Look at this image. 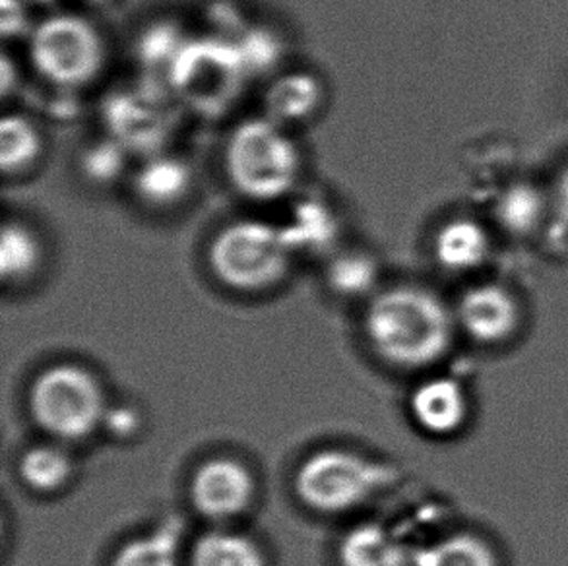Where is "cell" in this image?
<instances>
[{
    "label": "cell",
    "mask_w": 568,
    "mask_h": 566,
    "mask_svg": "<svg viewBox=\"0 0 568 566\" xmlns=\"http://www.w3.org/2000/svg\"><path fill=\"white\" fill-rule=\"evenodd\" d=\"M454 316L443 299L415 285H396L371 299L365 334L371 347L392 367H430L454 342Z\"/></svg>",
    "instance_id": "cell-1"
},
{
    "label": "cell",
    "mask_w": 568,
    "mask_h": 566,
    "mask_svg": "<svg viewBox=\"0 0 568 566\" xmlns=\"http://www.w3.org/2000/svg\"><path fill=\"white\" fill-rule=\"evenodd\" d=\"M223 168L235 191L245 199H282L300 179V148L285 127L270 117H256L231 131L223 150Z\"/></svg>",
    "instance_id": "cell-2"
},
{
    "label": "cell",
    "mask_w": 568,
    "mask_h": 566,
    "mask_svg": "<svg viewBox=\"0 0 568 566\" xmlns=\"http://www.w3.org/2000/svg\"><path fill=\"white\" fill-rule=\"evenodd\" d=\"M394 482V469L381 459L346 448H324L301 464L295 493L311 511L344 514L367 505Z\"/></svg>",
    "instance_id": "cell-3"
},
{
    "label": "cell",
    "mask_w": 568,
    "mask_h": 566,
    "mask_svg": "<svg viewBox=\"0 0 568 566\" xmlns=\"http://www.w3.org/2000/svg\"><path fill=\"white\" fill-rule=\"evenodd\" d=\"M292 254L284 231L258 220H241L215 233L207 262L223 285L256 293L284 280L292 266Z\"/></svg>",
    "instance_id": "cell-4"
},
{
    "label": "cell",
    "mask_w": 568,
    "mask_h": 566,
    "mask_svg": "<svg viewBox=\"0 0 568 566\" xmlns=\"http://www.w3.org/2000/svg\"><path fill=\"white\" fill-rule=\"evenodd\" d=\"M30 414L54 441L78 443L103 425L108 402L93 373L62 363L36 376L30 388Z\"/></svg>",
    "instance_id": "cell-5"
},
{
    "label": "cell",
    "mask_w": 568,
    "mask_h": 566,
    "mask_svg": "<svg viewBox=\"0 0 568 566\" xmlns=\"http://www.w3.org/2000/svg\"><path fill=\"white\" fill-rule=\"evenodd\" d=\"M33 69L49 84L80 90L100 77L108 47L100 30L77 14H51L30 36Z\"/></svg>",
    "instance_id": "cell-6"
},
{
    "label": "cell",
    "mask_w": 568,
    "mask_h": 566,
    "mask_svg": "<svg viewBox=\"0 0 568 566\" xmlns=\"http://www.w3.org/2000/svg\"><path fill=\"white\" fill-rule=\"evenodd\" d=\"M248 70L237 43L186 39L170 70L171 92L199 113H222L237 100Z\"/></svg>",
    "instance_id": "cell-7"
},
{
    "label": "cell",
    "mask_w": 568,
    "mask_h": 566,
    "mask_svg": "<svg viewBox=\"0 0 568 566\" xmlns=\"http://www.w3.org/2000/svg\"><path fill=\"white\" fill-rule=\"evenodd\" d=\"M105 123L111 139L126 152H160L173 131L171 109L158 88H131L105 103Z\"/></svg>",
    "instance_id": "cell-8"
},
{
    "label": "cell",
    "mask_w": 568,
    "mask_h": 566,
    "mask_svg": "<svg viewBox=\"0 0 568 566\" xmlns=\"http://www.w3.org/2000/svg\"><path fill=\"white\" fill-rule=\"evenodd\" d=\"M189 495L194 511L206 520H233L253 503L254 477L239 459H206L192 475Z\"/></svg>",
    "instance_id": "cell-9"
},
{
    "label": "cell",
    "mask_w": 568,
    "mask_h": 566,
    "mask_svg": "<svg viewBox=\"0 0 568 566\" xmlns=\"http://www.w3.org/2000/svg\"><path fill=\"white\" fill-rule=\"evenodd\" d=\"M520 305L499 283L469 287L456 309V321L477 344L495 345L515 336L520 326Z\"/></svg>",
    "instance_id": "cell-10"
},
{
    "label": "cell",
    "mask_w": 568,
    "mask_h": 566,
    "mask_svg": "<svg viewBox=\"0 0 568 566\" xmlns=\"http://www.w3.org/2000/svg\"><path fill=\"white\" fill-rule=\"evenodd\" d=\"M409 414L427 435H456L468 422V394L450 376H433L415 386L409 396Z\"/></svg>",
    "instance_id": "cell-11"
},
{
    "label": "cell",
    "mask_w": 568,
    "mask_h": 566,
    "mask_svg": "<svg viewBox=\"0 0 568 566\" xmlns=\"http://www.w3.org/2000/svg\"><path fill=\"white\" fill-rule=\"evenodd\" d=\"M433 253L438 264L448 272H471L489 259L491 237L476 220L454 218L443 223L435 233Z\"/></svg>",
    "instance_id": "cell-12"
},
{
    "label": "cell",
    "mask_w": 568,
    "mask_h": 566,
    "mask_svg": "<svg viewBox=\"0 0 568 566\" xmlns=\"http://www.w3.org/2000/svg\"><path fill=\"white\" fill-rule=\"evenodd\" d=\"M412 555L390 529L377 522L355 526L339 544L342 566H412Z\"/></svg>",
    "instance_id": "cell-13"
},
{
    "label": "cell",
    "mask_w": 568,
    "mask_h": 566,
    "mask_svg": "<svg viewBox=\"0 0 568 566\" xmlns=\"http://www.w3.org/2000/svg\"><path fill=\"white\" fill-rule=\"evenodd\" d=\"M132 186L136 196L148 206H178L191 192V168L185 161L171 155H152L136 171Z\"/></svg>",
    "instance_id": "cell-14"
},
{
    "label": "cell",
    "mask_w": 568,
    "mask_h": 566,
    "mask_svg": "<svg viewBox=\"0 0 568 566\" xmlns=\"http://www.w3.org/2000/svg\"><path fill=\"white\" fill-rule=\"evenodd\" d=\"M323 98V84L318 82V78L303 70L287 72L270 85L266 93V117L282 127L305 123L318 111Z\"/></svg>",
    "instance_id": "cell-15"
},
{
    "label": "cell",
    "mask_w": 568,
    "mask_h": 566,
    "mask_svg": "<svg viewBox=\"0 0 568 566\" xmlns=\"http://www.w3.org/2000/svg\"><path fill=\"white\" fill-rule=\"evenodd\" d=\"M183 520L170 516L119 547L111 566H181Z\"/></svg>",
    "instance_id": "cell-16"
},
{
    "label": "cell",
    "mask_w": 568,
    "mask_h": 566,
    "mask_svg": "<svg viewBox=\"0 0 568 566\" xmlns=\"http://www.w3.org/2000/svg\"><path fill=\"white\" fill-rule=\"evenodd\" d=\"M551 202L539 186L526 181L508 184L495 202V220L500 230L515 235L528 237L546 222Z\"/></svg>",
    "instance_id": "cell-17"
},
{
    "label": "cell",
    "mask_w": 568,
    "mask_h": 566,
    "mask_svg": "<svg viewBox=\"0 0 568 566\" xmlns=\"http://www.w3.org/2000/svg\"><path fill=\"white\" fill-rule=\"evenodd\" d=\"M189 566H266V557L251 537L210 529L192 545Z\"/></svg>",
    "instance_id": "cell-18"
},
{
    "label": "cell",
    "mask_w": 568,
    "mask_h": 566,
    "mask_svg": "<svg viewBox=\"0 0 568 566\" xmlns=\"http://www.w3.org/2000/svg\"><path fill=\"white\" fill-rule=\"evenodd\" d=\"M18 474L28 489L51 495L70 482L74 474V459L59 444H38L23 452L18 462Z\"/></svg>",
    "instance_id": "cell-19"
},
{
    "label": "cell",
    "mask_w": 568,
    "mask_h": 566,
    "mask_svg": "<svg viewBox=\"0 0 568 566\" xmlns=\"http://www.w3.org/2000/svg\"><path fill=\"white\" fill-rule=\"evenodd\" d=\"M43 262L38 233L23 222H7L0 235V274L7 285H18L36 276Z\"/></svg>",
    "instance_id": "cell-20"
},
{
    "label": "cell",
    "mask_w": 568,
    "mask_h": 566,
    "mask_svg": "<svg viewBox=\"0 0 568 566\" xmlns=\"http://www.w3.org/2000/svg\"><path fill=\"white\" fill-rule=\"evenodd\" d=\"M412 566H499V557L481 537L454 534L419 547Z\"/></svg>",
    "instance_id": "cell-21"
},
{
    "label": "cell",
    "mask_w": 568,
    "mask_h": 566,
    "mask_svg": "<svg viewBox=\"0 0 568 566\" xmlns=\"http://www.w3.org/2000/svg\"><path fill=\"white\" fill-rule=\"evenodd\" d=\"M43 137L26 115H7L0 124V168L7 176L22 175L38 163Z\"/></svg>",
    "instance_id": "cell-22"
},
{
    "label": "cell",
    "mask_w": 568,
    "mask_h": 566,
    "mask_svg": "<svg viewBox=\"0 0 568 566\" xmlns=\"http://www.w3.org/2000/svg\"><path fill=\"white\" fill-rule=\"evenodd\" d=\"M282 231L292 251L318 253L326 251V246L331 245L332 239L336 235V222L328 206L308 200L297 208L287 230Z\"/></svg>",
    "instance_id": "cell-23"
},
{
    "label": "cell",
    "mask_w": 568,
    "mask_h": 566,
    "mask_svg": "<svg viewBox=\"0 0 568 566\" xmlns=\"http://www.w3.org/2000/svg\"><path fill=\"white\" fill-rule=\"evenodd\" d=\"M377 261L369 254L342 253L328 266V285L342 297H367L377 287Z\"/></svg>",
    "instance_id": "cell-24"
},
{
    "label": "cell",
    "mask_w": 568,
    "mask_h": 566,
    "mask_svg": "<svg viewBox=\"0 0 568 566\" xmlns=\"http://www.w3.org/2000/svg\"><path fill=\"white\" fill-rule=\"evenodd\" d=\"M126 153L116 140L95 142L82 155V173L95 184L113 183L124 171Z\"/></svg>",
    "instance_id": "cell-25"
},
{
    "label": "cell",
    "mask_w": 568,
    "mask_h": 566,
    "mask_svg": "<svg viewBox=\"0 0 568 566\" xmlns=\"http://www.w3.org/2000/svg\"><path fill=\"white\" fill-rule=\"evenodd\" d=\"M0 26L4 38H20L31 26L30 7L26 0H2L0 2Z\"/></svg>",
    "instance_id": "cell-26"
},
{
    "label": "cell",
    "mask_w": 568,
    "mask_h": 566,
    "mask_svg": "<svg viewBox=\"0 0 568 566\" xmlns=\"http://www.w3.org/2000/svg\"><path fill=\"white\" fill-rule=\"evenodd\" d=\"M103 425L111 435L126 441L140 431V415L134 407L115 406L108 407V414L103 417Z\"/></svg>",
    "instance_id": "cell-27"
},
{
    "label": "cell",
    "mask_w": 568,
    "mask_h": 566,
    "mask_svg": "<svg viewBox=\"0 0 568 566\" xmlns=\"http://www.w3.org/2000/svg\"><path fill=\"white\" fill-rule=\"evenodd\" d=\"M557 220L561 223V228L568 230V168L562 171L559 181L555 184L554 200H551Z\"/></svg>",
    "instance_id": "cell-28"
},
{
    "label": "cell",
    "mask_w": 568,
    "mask_h": 566,
    "mask_svg": "<svg viewBox=\"0 0 568 566\" xmlns=\"http://www.w3.org/2000/svg\"><path fill=\"white\" fill-rule=\"evenodd\" d=\"M88 2H93V4H100V2H108V0H88Z\"/></svg>",
    "instance_id": "cell-29"
}]
</instances>
